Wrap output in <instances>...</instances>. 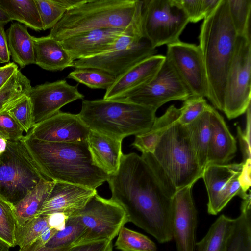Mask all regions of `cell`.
Masks as SVG:
<instances>
[{
    "instance_id": "cell-31",
    "label": "cell",
    "mask_w": 251,
    "mask_h": 251,
    "mask_svg": "<svg viewBox=\"0 0 251 251\" xmlns=\"http://www.w3.org/2000/svg\"><path fill=\"white\" fill-rule=\"evenodd\" d=\"M31 87L30 80L18 70L0 89V115L8 112L28 95Z\"/></svg>"
},
{
    "instance_id": "cell-21",
    "label": "cell",
    "mask_w": 251,
    "mask_h": 251,
    "mask_svg": "<svg viewBox=\"0 0 251 251\" xmlns=\"http://www.w3.org/2000/svg\"><path fill=\"white\" fill-rule=\"evenodd\" d=\"M210 123V137L207 151V165L226 164L235 155L236 141L223 117L213 107L211 110Z\"/></svg>"
},
{
    "instance_id": "cell-2",
    "label": "cell",
    "mask_w": 251,
    "mask_h": 251,
    "mask_svg": "<svg viewBox=\"0 0 251 251\" xmlns=\"http://www.w3.org/2000/svg\"><path fill=\"white\" fill-rule=\"evenodd\" d=\"M21 140L48 180L96 189L108 179L109 175L94 164L86 141L49 142L28 134Z\"/></svg>"
},
{
    "instance_id": "cell-36",
    "label": "cell",
    "mask_w": 251,
    "mask_h": 251,
    "mask_svg": "<svg viewBox=\"0 0 251 251\" xmlns=\"http://www.w3.org/2000/svg\"><path fill=\"white\" fill-rule=\"evenodd\" d=\"M49 226L48 216L36 217L22 225H17L15 231L16 246L21 248L32 244Z\"/></svg>"
},
{
    "instance_id": "cell-49",
    "label": "cell",
    "mask_w": 251,
    "mask_h": 251,
    "mask_svg": "<svg viewBox=\"0 0 251 251\" xmlns=\"http://www.w3.org/2000/svg\"><path fill=\"white\" fill-rule=\"evenodd\" d=\"M71 247L63 248H50L41 246L36 241L25 247L20 248L18 251H67Z\"/></svg>"
},
{
    "instance_id": "cell-24",
    "label": "cell",
    "mask_w": 251,
    "mask_h": 251,
    "mask_svg": "<svg viewBox=\"0 0 251 251\" xmlns=\"http://www.w3.org/2000/svg\"><path fill=\"white\" fill-rule=\"evenodd\" d=\"M7 31L8 47L14 62L21 68L35 64L33 36L29 33L27 27L15 22Z\"/></svg>"
},
{
    "instance_id": "cell-12",
    "label": "cell",
    "mask_w": 251,
    "mask_h": 251,
    "mask_svg": "<svg viewBox=\"0 0 251 251\" xmlns=\"http://www.w3.org/2000/svg\"><path fill=\"white\" fill-rule=\"evenodd\" d=\"M165 56L191 95L207 98V78L198 45L179 40L167 45Z\"/></svg>"
},
{
    "instance_id": "cell-17",
    "label": "cell",
    "mask_w": 251,
    "mask_h": 251,
    "mask_svg": "<svg viewBox=\"0 0 251 251\" xmlns=\"http://www.w3.org/2000/svg\"><path fill=\"white\" fill-rule=\"evenodd\" d=\"M90 129L78 114L59 111L33 126L27 134L37 140L53 143L87 140Z\"/></svg>"
},
{
    "instance_id": "cell-10",
    "label": "cell",
    "mask_w": 251,
    "mask_h": 251,
    "mask_svg": "<svg viewBox=\"0 0 251 251\" xmlns=\"http://www.w3.org/2000/svg\"><path fill=\"white\" fill-rule=\"evenodd\" d=\"M74 214L79 218L85 228L80 243L102 240L112 241L127 223L126 213L120 205L110 199L102 198L98 193L82 209Z\"/></svg>"
},
{
    "instance_id": "cell-1",
    "label": "cell",
    "mask_w": 251,
    "mask_h": 251,
    "mask_svg": "<svg viewBox=\"0 0 251 251\" xmlns=\"http://www.w3.org/2000/svg\"><path fill=\"white\" fill-rule=\"evenodd\" d=\"M110 199L125 210L127 222L153 236L160 243L173 239V195L165 187L141 155L123 154L118 171L107 180Z\"/></svg>"
},
{
    "instance_id": "cell-16",
    "label": "cell",
    "mask_w": 251,
    "mask_h": 251,
    "mask_svg": "<svg viewBox=\"0 0 251 251\" xmlns=\"http://www.w3.org/2000/svg\"><path fill=\"white\" fill-rule=\"evenodd\" d=\"M156 49L144 38L132 46L117 49L93 57L75 60L73 68L102 70L116 78L140 61L155 55Z\"/></svg>"
},
{
    "instance_id": "cell-44",
    "label": "cell",
    "mask_w": 251,
    "mask_h": 251,
    "mask_svg": "<svg viewBox=\"0 0 251 251\" xmlns=\"http://www.w3.org/2000/svg\"><path fill=\"white\" fill-rule=\"evenodd\" d=\"M112 241L95 240L80 243L72 246L67 251H112Z\"/></svg>"
},
{
    "instance_id": "cell-56",
    "label": "cell",
    "mask_w": 251,
    "mask_h": 251,
    "mask_svg": "<svg viewBox=\"0 0 251 251\" xmlns=\"http://www.w3.org/2000/svg\"><path fill=\"white\" fill-rule=\"evenodd\" d=\"M0 138H2L0 134Z\"/></svg>"
},
{
    "instance_id": "cell-22",
    "label": "cell",
    "mask_w": 251,
    "mask_h": 251,
    "mask_svg": "<svg viewBox=\"0 0 251 251\" xmlns=\"http://www.w3.org/2000/svg\"><path fill=\"white\" fill-rule=\"evenodd\" d=\"M87 143L94 164L108 175L118 170L122 156V141L90 130Z\"/></svg>"
},
{
    "instance_id": "cell-34",
    "label": "cell",
    "mask_w": 251,
    "mask_h": 251,
    "mask_svg": "<svg viewBox=\"0 0 251 251\" xmlns=\"http://www.w3.org/2000/svg\"><path fill=\"white\" fill-rule=\"evenodd\" d=\"M118 235L115 246L122 251H157L154 242L143 234L123 226Z\"/></svg>"
},
{
    "instance_id": "cell-46",
    "label": "cell",
    "mask_w": 251,
    "mask_h": 251,
    "mask_svg": "<svg viewBox=\"0 0 251 251\" xmlns=\"http://www.w3.org/2000/svg\"><path fill=\"white\" fill-rule=\"evenodd\" d=\"M10 55L4 25L0 24V63H9Z\"/></svg>"
},
{
    "instance_id": "cell-42",
    "label": "cell",
    "mask_w": 251,
    "mask_h": 251,
    "mask_svg": "<svg viewBox=\"0 0 251 251\" xmlns=\"http://www.w3.org/2000/svg\"><path fill=\"white\" fill-rule=\"evenodd\" d=\"M172 2L181 9L189 22L196 23L204 19L202 13L201 0H171Z\"/></svg>"
},
{
    "instance_id": "cell-28",
    "label": "cell",
    "mask_w": 251,
    "mask_h": 251,
    "mask_svg": "<svg viewBox=\"0 0 251 251\" xmlns=\"http://www.w3.org/2000/svg\"><path fill=\"white\" fill-rule=\"evenodd\" d=\"M212 106L187 126L199 165L203 170L207 165V151L210 137V118Z\"/></svg>"
},
{
    "instance_id": "cell-9",
    "label": "cell",
    "mask_w": 251,
    "mask_h": 251,
    "mask_svg": "<svg viewBox=\"0 0 251 251\" xmlns=\"http://www.w3.org/2000/svg\"><path fill=\"white\" fill-rule=\"evenodd\" d=\"M141 28L151 46L169 45L179 40L189 22L184 12L171 0H142Z\"/></svg>"
},
{
    "instance_id": "cell-27",
    "label": "cell",
    "mask_w": 251,
    "mask_h": 251,
    "mask_svg": "<svg viewBox=\"0 0 251 251\" xmlns=\"http://www.w3.org/2000/svg\"><path fill=\"white\" fill-rule=\"evenodd\" d=\"M180 114V108L171 105L162 116L156 117L148 131L135 135L131 145L142 153H152L160 137L171 125L178 120Z\"/></svg>"
},
{
    "instance_id": "cell-3",
    "label": "cell",
    "mask_w": 251,
    "mask_h": 251,
    "mask_svg": "<svg viewBox=\"0 0 251 251\" xmlns=\"http://www.w3.org/2000/svg\"><path fill=\"white\" fill-rule=\"evenodd\" d=\"M237 35L233 26L227 0H221L215 10L204 19L199 36L208 86L207 99L223 110L227 75L234 55Z\"/></svg>"
},
{
    "instance_id": "cell-29",
    "label": "cell",
    "mask_w": 251,
    "mask_h": 251,
    "mask_svg": "<svg viewBox=\"0 0 251 251\" xmlns=\"http://www.w3.org/2000/svg\"><path fill=\"white\" fill-rule=\"evenodd\" d=\"M0 7L11 21H17L37 31L43 30L35 0H0Z\"/></svg>"
},
{
    "instance_id": "cell-53",
    "label": "cell",
    "mask_w": 251,
    "mask_h": 251,
    "mask_svg": "<svg viewBox=\"0 0 251 251\" xmlns=\"http://www.w3.org/2000/svg\"><path fill=\"white\" fill-rule=\"evenodd\" d=\"M10 21H11L7 14L0 7V24L4 25Z\"/></svg>"
},
{
    "instance_id": "cell-40",
    "label": "cell",
    "mask_w": 251,
    "mask_h": 251,
    "mask_svg": "<svg viewBox=\"0 0 251 251\" xmlns=\"http://www.w3.org/2000/svg\"><path fill=\"white\" fill-rule=\"evenodd\" d=\"M8 112L28 133L34 125L32 106L28 95L25 96Z\"/></svg>"
},
{
    "instance_id": "cell-43",
    "label": "cell",
    "mask_w": 251,
    "mask_h": 251,
    "mask_svg": "<svg viewBox=\"0 0 251 251\" xmlns=\"http://www.w3.org/2000/svg\"><path fill=\"white\" fill-rule=\"evenodd\" d=\"M246 124L244 131L239 126L237 127V136L241 149L244 157V161L251 159V104L246 111Z\"/></svg>"
},
{
    "instance_id": "cell-47",
    "label": "cell",
    "mask_w": 251,
    "mask_h": 251,
    "mask_svg": "<svg viewBox=\"0 0 251 251\" xmlns=\"http://www.w3.org/2000/svg\"><path fill=\"white\" fill-rule=\"evenodd\" d=\"M18 70H19L18 65L14 62L8 63L4 66H0V89Z\"/></svg>"
},
{
    "instance_id": "cell-20",
    "label": "cell",
    "mask_w": 251,
    "mask_h": 251,
    "mask_svg": "<svg viewBox=\"0 0 251 251\" xmlns=\"http://www.w3.org/2000/svg\"><path fill=\"white\" fill-rule=\"evenodd\" d=\"M97 193L96 189L55 182L38 216L53 213H63L69 216L82 209Z\"/></svg>"
},
{
    "instance_id": "cell-7",
    "label": "cell",
    "mask_w": 251,
    "mask_h": 251,
    "mask_svg": "<svg viewBox=\"0 0 251 251\" xmlns=\"http://www.w3.org/2000/svg\"><path fill=\"white\" fill-rule=\"evenodd\" d=\"M42 178L45 177L22 140L7 141L5 150L0 154V197L14 205Z\"/></svg>"
},
{
    "instance_id": "cell-37",
    "label": "cell",
    "mask_w": 251,
    "mask_h": 251,
    "mask_svg": "<svg viewBox=\"0 0 251 251\" xmlns=\"http://www.w3.org/2000/svg\"><path fill=\"white\" fill-rule=\"evenodd\" d=\"M17 226L13 205L0 197V239L11 247L16 246L15 231Z\"/></svg>"
},
{
    "instance_id": "cell-35",
    "label": "cell",
    "mask_w": 251,
    "mask_h": 251,
    "mask_svg": "<svg viewBox=\"0 0 251 251\" xmlns=\"http://www.w3.org/2000/svg\"><path fill=\"white\" fill-rule=\"evenodd\" d=\"M230 19L237 36L251 38L250 0H227Z\"/></svg>"
},
{
    "instance_id": "cell-51",
    "label": "cell",
    "mask_w": 251,
    "mask_h": 251,
    "mask_svg": "<svg viewBox=\"0 0 251 251\" xmlns=\"http://www.w3.org/2000/svg\"><path fill=\"white\" fill-rule=\"evenodd\" d=\"M57 231L58 230L56 229L49 226L43 231L36 241L41 246H45Z\"/></svg>"
},
{
    "instance_id": "cell-4",
    "label": "cell",
    "mask_w": 251,
    "mask_h": 251,
    "mask_svg": "<svg viewBox=\"0 0 251 251\" xmlns=\"http://www.w3.org/2000/svg\"><path fill=\"white\" fill-rule=\"evenodd\" d=\"M142 3L139 0H87L67 11L49 35L60 42L100 29L141 27Z\"/></svg>"
},
{
    "instance_id": "cell-11",
    "label": "cell",
    "mask_w": 251,
    "mask_h": 251,
    "mask_svg": "<svg viewBox=\"0 0 251 251\" xmlns=\"http://www.w3.org/2000/svg\"><path fill=\"white\" fill-rule=\"evenodd\" d=\"M190 96V92L166 58L156 75L148 83L120 100L157 110L169 101H184Z\"/></svg>"
},
{
    "instance_id": "cell-15",
    "label": "cell",
    "mask_w": 251,
    "mask_h": 251,
    "mask_svg": "<svg viewBox=\"0 0 251 251\" xmlns=\"http://www.w3.org/2000/svg\"><path fill=\"white\" fill-rule=\"evenodd\" d=\"M192 187L178 190L172 197V232L177 251H195L198 213Z\"/></svg>"
},
{
    "instance_id": "cell-26",
    "label": "cell",
    "mask_w": 251,
    "mask_h": 251,
    "mask_svg": "<svg viewBox=\"0 0 251 251\" xmlns=\"http://www.w3.org/2000/svg\"><path fill=\"white\" fill-rule=\"evenodd\" d=\"M236 222V218L220 215L211 225L205 236L196 242L195 251H226Z\"/></svg>"
},
{
    "instance_id": "cell-33",
    "label": "cell",
    "mask_w": 251,
    "mask_h": 251,
    "mask_svg": "<svg viewBox=\"0 0 251 251\" xmlns=\"http://www.w3.org/2000/svg\"><path fill=\"white\" fill-rule=\"evenodd\" d=\"M67 78L73 79L92 89H108L114 82L116 77L100 69L75 68Z\"/></svg>"
},
{
    "instance_id": "cell-45",
    "label": "cell",
    "mask_w": 251,
    "mask_h": 251,
    "mask_svg": "<svg viewBox=\"0 0 251 251\" xmlns=\"http://www.w3.org/2000/svg\"><path fill=\"white\" fill-rule=\"evenodd\" d=\"M243 162V167L238 179L241 187L242 192L244 196V198H245L248 194L247 191L248 190H249L251 183V160L250 158L244 160Z\"/></svg>"
},
{
    "instance_id": "cell-50",
    "label": "cell",
    "mask_w": 251,
    "mask_h": 251,
    "mask_svg": "<svg viewBox=\"0 0 251 251\" xmlns=\"http://www.w3.org/2000/svg\"><path fill=\"white\" fill-rule=\"evenodd\" d=\"M221 0H201V8L203 18L207 17L217 8Z\"/></svg>"
},
{
    "instance_id": "cell-23",
    "label": "cell",
    "mask_w": 251,
    "mask_h": 251,
    "mask_svg": "<svg viewBox=\"0 0 251 251\" xmlns=\"http://www.w3.org/2000/svg\"><path fill=\"white\" fill-rule=\"evenodd\" d=\"M35 64L50 71L73 67L74 60L60 42L50 35L33 37Z\"/></svg>"
},
{
    "instance_id": "cell-5",
    "label": "cell",
    "mask_w": 251,
    "mask_h": 251,
    "mask_svg": "<svg viewBox=\"0 0 251 251\" xmlns=\"http://www.w3.org/2000/svg\"><path fill=\"white\" fill-rule=\"evenodd\" d=\"M141 156L158 177L176 191L193 186L201 178V168L187 126L178 120L171 125L158 140L152 153Z\"/></svg>"
},
{
    "instance_id": "cell-14",
    "label": "cell",
    "mask_w": 251,
    "mask_h": 251,
    "mask_svg": "<svg viewBox=\"0 0 251 251\" xmlns=\"http://www.w3.org/2000/svg\"><path fill=\"white\" fill-rule=\"evenodd\" d=\"M77 86L62 79L32 87L28 96L32 104L34 125L57 113L65 105L83 99L84 96Z\"/></svg>"
},
{
    "instance_id": "cell-39",
    "label": "cell",
    "mask_w": 251,
    "mask_h": 251,
    "mask_svg": "<svg viewBox=\"0 0 251 251\" xmlns=\"http://www.w3.org/2000/svg\"><path fill=\"white\" fill-rule=\"evenodd\" d=\"M180 108V114L178 121L187 125L200 116L209 107L204 97L191 95L183 101Z\"/></svg>"
},
{
    "instance_id": "cell-30",
    "label": "cell",
    "mask_w": 251,
    "mask_h": 251,
    "mask_svg": "<svg viewBox=\"0 0 251 251\" xmlns=\"http://www.w3.org/2000/svg\"><path fill=\"white\" fill-rule=\"evenodd\" d=\"M236 218L235 228L226 251H251V193L242 199L240 213Z\"/></svg>"
},
{
    "instance_id": "cell-41",
    "label": "cell",
    "mask_w": 251,
    "mask_h": 251,
    "mask_svg": "<svg viewBox=\"0 0 251 251\" xmlns=\"http://www.w3.org/2000/svg\"><path fill=\"white\" fill-rule=\"evenodd\" d=\"M24 130L18 122L8 112L0 115V134L7 141L21 140Z\"/></svg>"
},
{
    "instance_id": "cell-55",
    "label": "cell",
    "mask_w": 251,
    "mask_h": 251,
    "mask_svg": "<svg viewBox=\"0 0 251 251\" xmlns=\"http://www.w3.org/2000/svg\"><path fill=\"white\" fill-rule=\"evenodd\" d=\"M6 146L7 140L2 138H0V154L5 151Z\"/></svg>"
},
{
    "instance_id": "cell-25",
    "label": "cell",
    "mask_w": 251,
    "mask_h": 251,
    "mask_svg": "<svg viewBox=\"0 0 251 251\" xmlns=\"http://www.w3.org/2000/svg\"><path fill=\"white\" fill-rule=\"evenodd\" d=\"M55 181L42 178L38 184L21 201L13 205L17 225L38 217Z\"/></svg>"
},
{
    "instance_id": "cell-13",
    "label": "cell",
    "mask_w": 251,
    "mask_h": 251,
    "mask_svg": "<svg viewBox=\"0 0 251 251\" xmlns=\"http://www.w3.org/2000/svg\"><path fill=\"white\" fill-rule=\"evenodd\" d=\"M243 162L224 165H207L203 169V179L208 195L207 212L216 215L237 195L244 196L238 181Z\"/></svg>"
},
{
    "instance_id": "cell-18",
    "label": "cell",
    "mask_w": 251,
    "mask_h": 251,
    "mask_svg": "<svg viewBox=\"0 0 251 251\" xmlns=\"http://www.w3.org/2000/svg\"><path fill=\"white\" fill-rule=\"evenodd\" d=\"M131 31H142L141 27L128 30L103 28L73 36L60 41L75 60L93 57L114 50L118 39Z\"/></svg>"
},
{
    "instance_id": "cell-52",
    "label": "cell",
    "mask_w": 251,
    "mask_h": 251,
    "mask_svg": "<svg viewBox=\"0 0 251 251\" xmlns=\"http://www.w3.org/2000/svg\"><path fill=\"white\" fill-rule=\"evenodd\" d=\"M67 11L85 3L87 0H58Z\"/></svg>"
},
{
    "instance_id": "cell-54",
    "label": "cell",
    "mask_w": 251,
    "mask_h": 251,
    "mask_svg": "<svg viewBox=\"0 0 251 251\" xmlns=\"http://www.w3.org/2000/svg\"><path fill=\"white\" fill-rule=\"evenodd\" d=\"M10 248L7 243L0 239V251H10Z\"/></svg>"
},
{
    "instance_id": "cell-32",
    "label": "cell",
    "mask_w": 251,
    "mask_h": 251,
    "mask_svg": "<svg viewBox=\"0 0 251 251\" xmlns=\"http://www.w3.org/2000/svg\"><path fill=\"white\" fill-rule=\"evenodd\" d=\"M85 228L79 218L73 214L69 215L63 228L58 230L45 245L50 248L71 247L80 243Z\"/></svg>"
},
{
    "instance_id": "cell-38",
    "label": "cell",
    "mask_w": 251,
    "mask_h": 251,
    "mask_svg": "<svg viewBox=\"0 0 251 251\" xmlns=\"http://www.w3.org/2000/svg\"><path fill=\"white\" fill-rule=\"evenodd\" d=\"M43 26V30L53 28L62 19L66 9L58 0H35Z\"/></svg>"
},
{
    "instance_id": "cell-6",
    "label": "cell",
    "mask_w": 251,
    "mask_h": 251,
    "mask_svg": "<svg viewBox=\"0 0 251 251\" xmlns=\"http://www.w3.org/2000/svg\"><path fill=\"white\" fill-rule=\"evenodd\" d=\"M156 110L123 100H84L78 114L91 130L122 141L148 131Z\"/></svg>"
},
{
    "instance_id": "cell-8",
    "label": "cell",
    "mask_w": 251,
    "mask_h": 251,
    "mask_svg": "<svg viewBox=\"0 0 251 251\" xmlns=\"http://www.w3.org/2000/svg\"><path fill=\"white\" fill-rule=\"evenodd\" d=\"M251 39L237 36L227 75L222 111L229 119L246 112L251 104Z\"/></svg>"
},
{
    "instance_id": "cell-19",
    "label": "cell",
    "mask_w": 251,
    "mask_h": 251,
    "mask_svg": "<svg viewBox=\"0 0 251 251\" xmlns=\"http://www.w3.org/2000/svg\"><path fill=\"white\" fill-rule=\"evenodd\" d=\"M165 59V56L155 54L135 64L116 78L103 99H123L132 94L154 77Z\"/></svg>"
},
{
    "instance_id": "cell-48",
    "label": "cell",
    "mask_w": 251,
    "mask_h": 251,
    "mask_svg": "<svg viewBox=\"0 0 251 251\" xmlns=\"http://www.w3.org/2000/svg\"><path fill=\"white\" fill-rule=\"evenodd\" d=\"M48 216L49 226L58 231L63 228L68 217L63 213H53Z\"/></svg>"
}]
</instances>
